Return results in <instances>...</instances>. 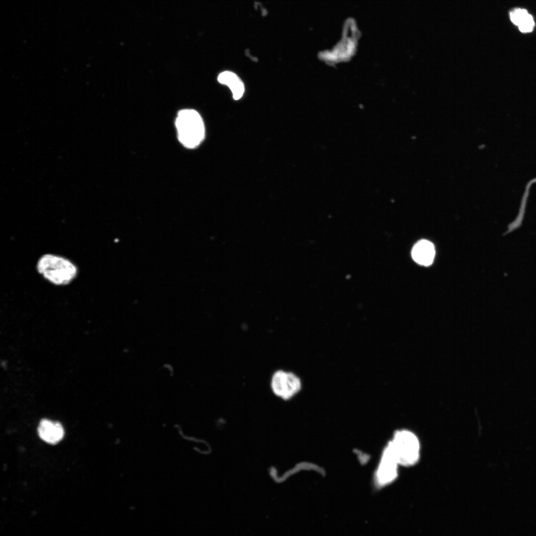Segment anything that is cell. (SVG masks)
Masks as SVG:
<instances>
[{"mask_svg": "<svg viewBox=\"0 0 536 536\" xmlns=\"http://www.w3.org/2000/svg\"><path fill=\"white\" fill-rule=\"evenodd\" d=\"M37 272L46 281L56 286L70 284L77 277L78 268L71 260L54 254L41 255L36 264Z\"/></svg>", "mask_w": 536, "mask_h": 536, "instance_id": "obj_1", "label": "cell"}, {"mask_svg": "<svg viewBox=\"0 0 536 536\" xmlns=\"http://www.w3.org/2000/svg\"><path fill=\"white\" fill-rule=\"evenodd\" d=\"M178 139L189 148L198 146L204 136V126L198 112L193 109L180 111L175 122Z\"/></svg>", "mask_w": 536, "mask_h": 536, "instance_id": "obj_2", "label": "cell"}, {"mask_svg": "<svg viewBox=\"0 0 536 536\" xmlns=\"http://www.w3.org/2000/svg\"><path fill=\"white\" fill-rule=\"evenodd\" d=\"M389 444L399 465L411 466L418 461L420 444L417 437L412 432L406 430L397 431Z\"/></svg>", "mask_w": 536, "mask_h": 536, "instance_id": "obj_3", "label": "cell"}, {"mask_svg": "<svg viewBox=\"0 0 536 536\" xmlns=\"http://www.w3.org/2000/svg\"><path fill=\"white\" fill-rule=\"evenodd\" d=\"M270 386L275 395L283 400H288L300 392L302 382L295 374L279 370L273 374Z\"/></svg>", "mask_w": 536, "mask_h": 536, "instance_id": "obj_4", "label": "cell"}, {"mask_svg": "<svg viewBox=\"0 0 536 536\" xmlns=\"http://www.w3.org/2000/svg\"><path fill=\"white\" fill-rule=\"evenodd\" d=\"M399 465L393 450L389 444L385 450L379 464L377 479L380 485L388 484L397 476V467Z\"/></svg>", "mask_w": 536, "mask_h": 536, "instance_id": "obj_5", "label": "cell"}, {"mask_svg": "<svg viewBox=\"0 0 536 536\" xmlns=\"http://www.w3.org/2000/svg\"><path fill=\"white\" fill-rule=\"evenodd\" d=\"M38 433L41 439L45 442L55 444L63 439L64 430L60 422L43 419L39 423Z\"/></svg>", "mask_w": 536, "mask_h": 536, "instance_id": "obj_6", "label": "cell"}, {"mask_svg": "<svg viewBox=\"0 0 536 536\" xmlns=\"http://www.w3.org/2000/svg\"><path fill=\"white\" fill-rule=\"evenodd\" d=\"M435 248L433 244L426 240L418 242L413 247L411 255L417 263L423 266L430 265L435 257Z\"/></svg>", "mask_w": 536, "mask_h": 536, "instance_id": "obj_7", "label": "cell"}, {"mask_svg": "<svg viewBox=\"0 0 536 536\" xmlns=\"http://www.w3.org/2000/svg\"><path fill=\"white\" fill-rule=\"evenodd\" d=\"M510 18L523 33L532 32L535 27L533 16L526 9L516 8L513 9L510 12Z\"/></svg>", "mask_w": 536, "mask_h": 536, "instance_id": "obj_8", "label": "cell"}, {"mask_svg": "<svg viewBox=\"0 0 536 536\" xmlns=\"http://www.w3.org/2000/svg\"><path fill=\"white\" fill-rule=\"evenodd\" d=\"M217 80L220 83L225 85L230 88L234 99L239 100L243 96L245 91L244 83L234 72L230 71H223L218 75Z\"/></svg>", "mask_w": 536, "mask_h": 536, "instance_id": "obj_9", "label": "cell"}]
</instances>
